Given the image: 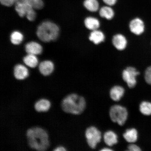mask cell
I'll return each mask as SVG.
<instances>
[{"label": "cell", "instance_id": "cell-24", "mask_svg": "<svg viewBox=\"0 0 151 151\" xmlns=\"http://www.w3.org/2000/svg\"><path fill=\"white\" fill-rule=\"evenodd\" d=\"M29 4L34 9H42L44 6V3L42 0H23Z\"/></svg>", "mask_w": 151, "mask_h": 151}, {"label": "cell", "instance_id": "cell-15", "mask_svg": "<svg viewBox=\"0 0 151 151\" xmlns=\"http://www.w3.org/2000/svg\"><path fill=\"white\" fill-rule=\"evenodd\" d=\"M118 139L117 135L112 131L106 132L104 134V141L106 144L109 146H112L118 143Z\"/></svg>", "mask_w": 151, "mask_h": 151}, {"label": "cell", "instance_id": "cell-23", "mask_svg": "<svg viewBox=\"0 0 151 151\" xmlns=\"http://www.w3.org/2000/svg\"><path fill=\"white\" fill-rule=\"evenodd\" d=\"M139 110L142 114L146 116L151 115V103L147 101H143L139 106Z\"/></svg>", "mask_w": 151, "mask_h": 151}, {"label": "cell", "instance_id": "cell-31", "mask_svg": "<svg viewBox=\"0 0 151 151\" xmlns=\"http://www.w3.org/2000/svg\"><path fill=\"white\" fill-rule=\"evenodd\" d=\"M102 151H112L113 150H111V149H109L108 148H104L103 149H102L101 150Z\"/></svg>", "mask_w": 151, "mask_h": 151}, {"label": "cell", "instance_id": "cell-26", "mask_svg": "<svg viewBox=\"0 0 151 151\" xmlns=\"http://www.w3.org/2000/svg\"><path fill=\"white\" fill-rule=\"evenodd\" d=\"M26 17L30 21H33L35 20L36 17V14L34 10V9H31L26 14Z\"/></svg>", "mask_w": 151, "mask_h": 151}, {"label": "cell", "instance_id": "cell-2", "mask_svg": "<svg viewBox=\"0 0 151 151\" xmlns=\"http://www.w3.org/2000/svg\"><path fill=\"white\" fill-rule=\"evenodd\" d=\"M61 106L62 110L66 113L80 114L86 108V100L76 94H70L62 100Z\"/></svg>", "mask_w": 151, "mask_h": 151}, {"label": "cell", "instance_id": "cell-20", "mask_svg": "<svg viewBox=\"0 0 151 151\" xmlns=\"http://www.w3.org/2000/svg\"><path fill=\"white\" fill-rule=\"evenodd\" d=\"M114 14L113 9L109 6L103 7L99 11L100 16L108 20L112 19L114 17Z\"/></svg>", "mask_w": 151, "mask_h": 151}, {"label": "cell", "instance_id": "cell-12", "mask_svg": "<svg viewBox=\"0 0 151 151\" xmlns=\"http://www.w3.org/2000/svg\"><path fill=\"white\" fill-rule=\"evenodd\" d=\"M54 69V64L52 62L50 61H43L39 65L40 72L45 76H47L51 74Z\"/></svg>", "mask_w": 151, "mask_h": 151}, {"label": "cell", "instance_id": "cell-27", "mask_svg": "<svg viewBox=\"0 0 151 151\" xmlns=\"http://www.w3.org/2000/svg\"><path fill=\"white\" fill-rule=\"evenodd\" d=\"M19 0H0V1L2 5L9 7L14 5Z\"/></svg>", "mask_w": 151, "mask_h": 151}, {"label": "cell", "instance_id": "cell-10", "mask_svg": "<svg viewBox=\"0 0 151 151\" xmlns=\"http://www.w3.org/2000/svg\"><path fill=\"white\" fill-rule=\"evenodd\" d=\"M112 43L116 49L122 50L126 48L127 41L124 36L118 34L114 36L112 39Z\"/></svg>", "mask_w": 151, "mask_h": 151}, {"label": "cell", "instance_id": "cell-30", "mask_svg": "<svg viewBox=\"0 0 151 151\" xmlns=\"http://www.w3.org/2000/svg\"><path fill=\"white\" fill-rule=\"evenodd\" d=\"M54 151H66L65 148H64V147L62 146H59L57 147L53 150Z\"/></svg>", "mask_w": 151, "mask_h": 151}, {"label": "cell", "instance_id": "cell-3", "mask_svg": "<svg viewBox=\"0 0 151 151\" xmlns=\"http://www.w3.org/2000/svg\"><path fill=\"white\" fill-rule=\"evenodd\" d=\"M59 28L56 24L50 21H46L38 26L37 34L41 41L47 42L56 40L59 35Z\"/></svg>", "mask_w": 151, "mask_h": 151}, {"label": "cell", "instance_id": "cell-13", "mask_svg": "<svg viewBox=\"0 0 151 151\" xmlns=\"http://www.w3.org/2000/svg\"><path fill=\"white\" fill-rule=\"evenodd\" d=\"M51 106L50 101L46 99H41L35 103L34 107L38 112H46L48 111Z\"/></svg>", "mask_w": 151, "mask_h": 151}, {"label": "cell", "instance_id": "cell-17", "mask_svg": "<svg viewBox=\"0 0 151 151\" xmlns=\"http://www.w3.org/2000/svg\"><path fill=\"white\" fill-rule=\"evenodd\" d=\"M123 137L125 140L129 143H134L137 139L138 133L135 128L128 129L123 134Z\"/></svg>", "mask_w": 151, "mask_h": 151}, {"label": "cell", "instance_id": "cell-21", "mask_svg": "<svg viewBox=\"0 0 151 151\" xmlns=\"http://www.w3.org/2000/svg\"><path fill=\"white\" fill-rule=\"evenodd\" d=\"M84 5L91 12H96L99 9V3L97 0H86L84 1Z\"/></svg>", "mask_w": 151, "mask_h": 151}, {"label": "cell", "instance_id": "cell-11", "mask_svg": "<svg viewBox=\"0 0 151 151\" xmlns=\"http://www.w3.org/2000/svg\"><path fill=\"white\" fill-rule=\"evenodd\" d=\"M25 50L28 54L36 55L40 54L42 51V47L40 44L35 42L27 43L25 46Z\"/></svg>", "mask_w": 151, "mask_h": 151}, {"label": "cell", "instance_id": "cell-25", "mask_svg": "<svg viewBox=\"0 0 151 151\" xmlns=\"http://www.w3.org/2000/svg\"><path fill=\"white\" fill-rule=\"evenodd\" d=\"M145 78L147 83L151 85V66L146 69L145 73Z\"/></svg>", "mask_w": 151, "mask_h": 151}, {"label": "cell", "instance_id": "cell-7", "mask_svg": "<svg viewBox=\"0 0 151 151\" xmlns=\"http://www.w3.org/2000/svg\"><path fill=\"white\" fill-rule=\"evenodd\" d=\"M129 28L132 33L137 35H140L144 31V24L141 19L135 18L130 22Z\"/></svg>", "mask_w": 151, "mask_h": 151}, {"label": "cell", "instance_id": "cell-22", "mask_svg": "<svg viewBox=\"0 0 151 151\" xmlns=\"http://www.w3.org/2000/svg\"><path fill=\"white\" fill-rule=\"evenodd\" d=\"M10 40L13 44L19 45L23 41V36L19 32L14 31L11 34Z\"/></svg>", "mask_w": 151, "mask_h": 151}, {"label": "cell", "instance_id": "cell-5", "mask_svg": "<svg viewBox=\"0 0 151 151\" xmlns=\"http://www.w3.org/2000/svg\"><path fill=\"white\" fill-rule=\"evenodd\" d=\"M85 135L88 146L92 149H95L98 143L101 141V133L94 126L88 128L86 130Z\"/></svg>", "mask_w": 151, "mask_h": 151}, {"label": "cell", "instance_id": "cell-6", "mask_svg": "<svg viewBox=\"0 0 151 151\" xmlns=\"http://www.w3.org/2000/svg\"><path fill=\"white\" fill-rule=\"evenodd\" d=\"M139 74L134 68L128 67L123 71L122 78L129 88H133L137 84L136 77Z\"/></svg>", "mask_w": 151, "mask_h": 151}, {"label": "cell", "instance_id": "cell-16", "mask_svg": "<svg viewBox=\"0 0 151 151\" xmlns=\"http://www.w3.org/2000/svg\"><path fill=\"white\" fill-rule=\"evenodd\" d=\"M89 39L94 44L98 45L104 40L105 36L101 31L96 30L90 33Z\"/></svg>", "mask_w": 151, "mask_h": 151}, {"label": "cell", "instance_id": "cell-28", "mask_svg": "<svg viewBox=\"0 0 151 151\" xmlns=\"http://www.w3.org/2000/svg\"><path fill=\"white\" fill-rule=\"evenodd\" d=\"M128 150L131 151H141L140 148L137 145L134 144H131L128 147Z\"/></svg>", "mask_w": 151, "mask_h": 151}, {"label": "cell", "instance_id": "cell-4", "mask_svg": "<svg viewBox=\"0 0 151 151\" xmlns=\"http://www.w3.org/2000/svg\"><path fill=\"white\" fill-rule=\"evenodd\" d=\"M128 113L127 109L119 105H114L111 107L109 111V116L113 122L122 126L127 120Z\"/></svg>", "mask_w": 151, "mask_h": 151}, {"label": "cell", "instance_id": "cell-14", "mask_svg": "<svg viewBox=\"0 0 151 151\" xmlns=\"http://www.w3.org/2000/svg\"><path fill=\"white\" fill-rule=\"evenodd\" d=\"M124 93V89L123 88L120 86H115L111 89L110 96L113 101H118L121 99Z\"/></svg>", "mask_w": 151, "mask_h": 151}, {"label": "cell", "instance_id": "cell-18", "mask_svg": "<svg viewBox=\"0 0 151 151\" xmlns=\"http://www.w3.org/2000/svg\"><path fill=\"white\" fill-rule=\"evenodd\" d=\"M84 24L86 27L92 31L97 30L100 26L99 22L97 19L91 17H88L86 19Z\"/></svg>", "mask_w": 151, "mask_h": 151}, {"label": "cell", "instance_id": "cell-8", "mask_svg": "<svg viewBox=\"0 0 151 151\" xmlns=\"http://www.w3.org/2000/svg\"><path fill=\"white\" fill-rule=\"evenodd\" d=\"M34 9L31 5L23 0H19L16 3L15 9L20 17L26 16L29 11Z\"/></svg>", "mask_w": 151, "mask_h": 151}, {"label": "cell", "instance_id": "cell-1", "mask_svg": "<svg viewBox=\"0 0 151 151\" xmlns=\"http://www.w3.org/2000/svg\"><path fill=\"white\" fill-rule=\"evenodd\" d=\"M26 136L28 146L33 150L44 151L50 146L48 133L42 128H29L26 131Z\"/></svg>", "mask_w": 151, "mask_h": 151}, {"label": "cell", "instance_id": "cell-19", "mask_svg": "<svg viewBox=\"0 0 151 151\" xmlns=\"http://www.w3.org/2000/svg\"><path fill=\"white\" fill-rule=\"evenodd\" d=\"M23 61L26 65L32 68L35 67L38 63V60L36 56L31 54H28L24 57Z\"/></svg>", "mask_w": 151, "mask_h": 151}, {"label": "cell", "instance_id": "cell-9", "mask_svg": "<svg viewBox=\"0 0 151 151\" xmlns=\"http://www.w3.org/2000/svg\"><path fill=\"white\" fill-rule=\"evenodd\" d=\"M14 73L15 78L19 80H24L27 78L29 74L27 68L21 65H18L15 66Z\"/></svg>", "mask_w": 151, "mask_h": 151}, {"label": "cell", "instance_id": "cell-29", "mask_svg": "<svg viewBox=\"0 0 151 151\" xmlns=\"http://www.w3.org/2000/svg\"><path fill=\"white\" fill-rule=\"evenodd\" d=\"M117 0H103L106 4L109 6H113L116 3Z\"/></svg>", "mask_w": 151, "mask_h": 151}]
</instances>
